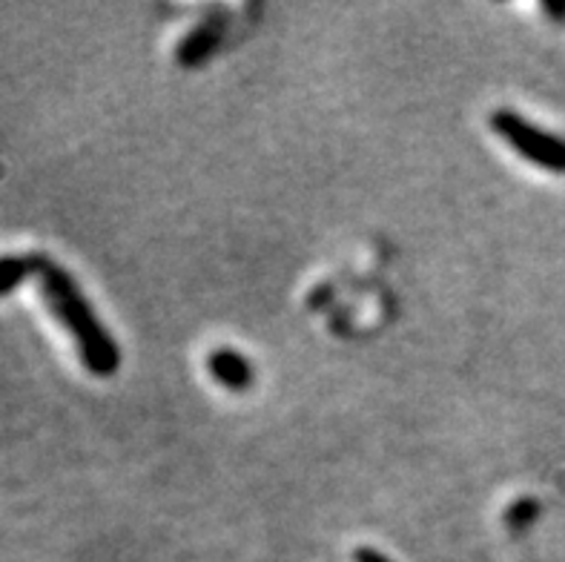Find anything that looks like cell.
<instances>
[{
  "label": "cell",
  "instance_id": "3",
  "mask_svg": "<svg viewBox=\"0 0 565 562\" xmlns=\"http://www.w3.org/2000/svg\"><path fill=\"white\" fill-rule=\"evenodd\" d=\"M224 32H227V14L224 12H213L210 18L199 23V26L179 43V50H175V61L181 66H199L204 64L215 50H218V43H222Z\"/></svg>",
  "mask_w": 565,
  "mask_h": 562
},
{
  "label": "cell",
  "instance_id": "4",
  "mask_svg": "<svg viewBox=\"0 0 565 562\" xmlns=\"http://www.w3.org/2000/svg\"><path fill=\"white\" fill-rule=\"evenodd\" d=\"M207 368L215 382H222L230 391H244L253 382L250 359L236 353V350H215V353H210Z\"/></svg>",
  "mask_w": 565,
  "mask_h": 562
},
{
  "label": "cell",
  "instance_id": "6",
  "mask_svg": "<svg viewBox=\"0 0 565 562\" xmlns=\"http://www.w3.org/2000/svg\"><path fill=\"white\" fill-rule=\"evenodd\" d=\"M534 517H537V502H534V499H523V502H514V506L509 508L505 522H509L511 528H523L525 522L534 520Z\"/></svg>",
  "mask_w": 565,
  "mask_h": 562
},
{
  "label": "cell",
  "instance_id": "2",
  "mask_svg": "<svg viewBox=\"0 0 565 562\" xmlns=\"http://www.w3.org/2000/svg\"><path fill=\"white\" fill-rule=\"evenodd\" d=\"M491 129L509 144L511 150L529 158L531 165L543 167L548 172H565L563 138L534 127V124L525 121L523 115H516L514 109H497V113H491Z\"/></svg>",
  "mask_w": 565,
  "mask_h": 562
},
{
  "label": "cell",
  "instance_id": "7",
  "mask_svg": "<svg viewBox=\"0 0 565 562\" xmlns=\"http://www.w3.org/2000/svg\"><path fill=\"white\" fill-rule=\"evenodd\" d=\"M353 562H391L385 554L376 549H356L353 551Z\"/></svg>",
  "mask_w": 565,
  "mask_h": 562
},
{
  "label": "cell",
  "instance_id": "1",
  "mask_svg": "<svg viewBox=\"0 0 565 562\" xmlns=\"http://www.w3.org/2000/svg\"><path fill=\"white\" fill-rule=\"evenodd\" d=\"M38 282H41V293L55 319H61L66 330L72 333L78 353L84 359L86 371L95 377H113L121 364V350L109 336V330L98 321L93 314V307L86 305L84 293L75 287L70 273L64 267L52 264L50 258H38Z\"/></svg>",
  "mask_w": 565,
  "mask_h": 562
},
{
  "label": "cell",
  "instance_id": "5",
  "mask_svg": "<svg viewBox=\"0 0 565 562\" xmlns=\"http://www.w3.org/2000/svg\"><path fill=\"white\" fill-rule=\"evenodd\" d=\"M41 256H0V296L21 285L26 276L38 273Z\"/></svg>",
  "mask_w": 565,
  "mask_h": 562
}]
</instances>
